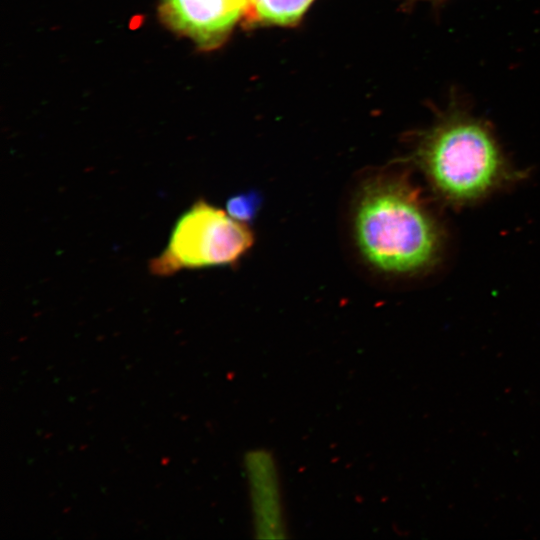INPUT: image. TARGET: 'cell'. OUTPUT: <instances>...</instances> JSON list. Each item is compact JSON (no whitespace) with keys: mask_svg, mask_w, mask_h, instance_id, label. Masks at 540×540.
Instances as JSON below:
<instances>
[{"mask_svg":"<svg viewBox=\"0 0 540 540\" xmlns=\"http://www.w3.org/2000/svg\"><path fill=\"white\" fill-rule=\"evenodd\" d=\"M356 244L374 268L409 274L432 264L440 232L416 190L397 176H377L361 187L354 208Z\"/></svg>","mask_w":540,"mask_h":540,"instance_id":"6da1fadb","label":"cell"},{"mask_svg":"<svg viewBox=\"0 0 540 540\" xmlns=\"http://www.w3.org/2000/svg\"><path fill=\"white\" fill-rule=\"evenodd\" d=\"M415 158L437 192L456 203L485 195L507 175L487 123L457 105L449 107L423 133Z\"/></svg>","mask_w":540,"mask_h":540,"instance_id":"7a4b0ae2","label":"cell"},{"mask_svg":"<svg viewBox=\"0 0 540 540\" xmlns=\"http://www.w3.org/2000/svg\"><path fill=\"white\" fill-rule=\"evenodd\" d=\"M253 241L245 223L199 199L178 218L166 248L149 269L153 275L170 276L182 269L232 264Z\"/></svg>","mask_w":540,"mask_h":540,"instance_id":"3957f363","label":"cell"},{"mask_svg":"<svg viewBox=\"0 0 540 540\" xmlns=\"http://www.w3.org/2000/svg\"><path fill=\"white\" fill-rule=\"evenodd\" d=\"M248 0H162L170 27L204 48L220 44L246 11Z\"/></svg>","mask_w":540,"mask_h":540,"instance_id":"277c9868","label":"cell"},{"mask_svg":"<svg viewBox=\"0 0 540 540\" xmlns=\"http://www.w3.org/2000/svg\"><path fill=\"white\" fill-rule=\"evenodd\" d=\"M245 468L257 536L283 537L285 529L280 486L271 454L263 450L249 452Z\"/></svg>","mask_w":540,"mask_h":540,"instance_id":"5b68a950","label":"cell"},{"mask_svg":"<svg viewBox=\"0 0 540 540\" xmlns=\"http://www.w3.org/2000/svg\"><path fill=\"white\" fill-rule=\"evenodd\" d=\"M312 0H248L246 13L252 19L290 24L297 21Z\"/></svg>","mask_w":540,"mask_h":540,"instance_id":"8992f818","label":"cell"},{"mask_svg":"<svg viewBox=\"0 0 540 540\" xmlns=\"http://www.w3.org/2000/svg\"><path fill=\"white\" fill-rule=\"evenodd\" d=\"M261 204V195L251 190L231 196L226 202V211L233 219L246 223L255 219Z\"/></svg>","mask_w":540,"mask_h":540,"instance_id":"52a82bcc","label":"cell"},{"mask_svg":"<svg viewBox=\"0 0 540 540\" xmlns=\"http://www.w3.org/2000/svg\"><path fill=\"white\" fill-rule=\"evenodd\" d=\"M431 1H442V0H431Z\"/></svg>","mask_w":540,"mask_h":540,"instance_id":"ba28073f","label":"cell"}]
</instances>
